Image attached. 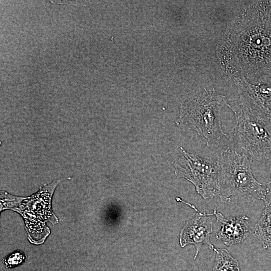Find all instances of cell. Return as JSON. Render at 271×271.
<instances>
[{"label":"cell","mask_w":271,"mask_h":271,"mask_svg":"<svg viewBox=\"0 0 271 271\" xmlns=\"http://www.w3.org/2000/svg\"><path fill=\"white\" fill-rule=\"evenodd\" d=\"M251 161L232 148L223 150L217 161L219 169L218 196L221 202H266L270 184L261 183L254 177Z\"/></svg>","instance_id":"7a4b0ae2"},{"label":"cell","mask_w":271,"mask_h":271,"mask_svg":"<svg viewBox=\"0 0 271 271\" xmlns=\"http://www.w3.org/2000/svg\"><path fill=\"white\" fill-rule=\"evenodd\" d=\"M26 258L23 252L16 251L6 257L3 262L7 268H13L22 264Z\"/></svg>","instance_id":"7c38bea8"},{"label":"cell","mask_w":271,"mask_h":271,"mask_svg":"<svg viewBox=\"0 0 271 271\" xmlns=\"http://www.w3.org/2000/svg\"><path fill=\"white\" fill-rule=\"evenodd\" d=\"M213 214L221 226L216 234L217 239L226 246H232L242 242L250 233L249 218L246 215L225 217L214 210Z\"/></svg>","instance_id":"9c48e42d"},{"label":"cell","mask_w":271,"mask_h":271,"mask_svg":"<svg viewBox=\"0 0 271 271\" xmlns=\"http://www.w3.org/2000/svg\"><path fill=\"white\" fill-rule=\"evenodd\" d=\"M188 204L197 213L195 216L189 221L182 228L180 234L179 241L182 247L190 244L195 246V259L203 245H207L209 249L214 251L216 248L211 242L210 238L213 231V214L199 212L193 205Z\"/></svg>","instance_id":"ba28073f"},{"label":"cell","mask_w":271,"mask_h":271,"mask_svg":"<svg viewBox=\"0 0 271 271\" xmlns=\"http://www.w3.org/2000/svg\"><path fill=\"white\" fill-rule=\"evenodd\" d=\"M270 179L269 181L268 182H267V183L271 185V167H270Z\"/></svg>","instance_id":"4fadbf2b"},{"label":"cell","mask_w":271,"mask_h":271,"mask_svg":"<svg viewBox=\"0 0 271 271\" xmlns=\"http://www.w3.org/2000/svg\"><path fill=\"white\" fill-rule=\"evenodd\" d=\"M227 102L224 95L214 89L198 90L182 100L176 123L196 132L205 139L207 146H214L227 137L221 120V110Z\"/></svg>","instance_id":"3957f363"},{"label":"cell","mask_w":271,"mask_h":271,"mask_svg":"<svg viewBox=\"0 0 271 271\" xmlns=\"http://www.w3.org/2000/svg\"><path fill=\"white\" fill-rule=\"evenodd\" d=\"M181 155L174 164L175 175L192 183L204 199L218 196L219 169L217 161L202 158L180 148Z\"/></svg>","instance_id":"8992f818"},{"label":"cell","mask_w":271,"mask_h":271,"mask_svg":"<svg viewBox=\"0 0 271 271\" xmlns=\"http://www.w3.org/2000/svg\"><path fill=\"white\" fill-rule=\"evenodd\" d=\"M223 72L253 84L271 80V1H255L232 21L218 47Z\"/></svg>","instance_id":"6da1fadb"},{"label":"cell","mask_w":271,"mask_h":271,"mask_svg":"<svg viewBox=\"0 0 271 271\" xmlns=\"http://www.w3.org/2000/svg\"><path fill=\"white\" fill-rule=\"evenodd\" d=\"M60 180H56L41 187L36 193L28 197L17 196L11 209L18 211L24 218L29 240L31 242L38 238L39 243H42L47 237L45 223H53L57 219L51 208V199Z\"/></svg>","instance_id":"5b68a950"},{"label":"cell","mask_w":271,"mask_h":271,"mask_svg":"<svg viewBox=\"0 0 271 271\" xmlns=\"http://www.w3.org/2000/svg\"><path fill=\"white\" fill-rule=\"evenodd\" d=\"M232 80L238 101L256 114L271 119V83L253 84L243 78Z\"/></svg>","instance_id":"52a82bcc"},{"label":"cell","mask_w":271,"mask_h":271,"mask_svg":"<svg viewBox=\"0 0 271 271\" xmlns=\"http://www.w3.org/2000/svg\"><path fill=\"white\" fill-rule=\"evenodd\" d=\"M235 123L227 137L249 160L265 161L271 154V119L260 116L238 100L229 102Z\"/></svg>","instance_id":"277c9868"},{"label":"cell","mask_w":271,"mask_h":271,"mask_svg":"<svg viewBox=\"0 0 271 271\" xmlns=\"http://www.w3.org/2000/svg\"><path fill=\"white\" fill-rule=\"evenodd\" d=\"M261 215L252 230V235L262 244L264 249H271V201L264 202Z\"/></svg>","instance_id":"30bf717a"},{"label":"cell","mask_w":271,"mask_h":271,"mask_svg":"<svg viewBox=\"0 0 271 271\" xmlns=\"http://www.w3.org/2000/svg\"><path fill=\"white\" fill-rule=\"evenodd\" d=\"M215 259L212 271H241L238 260L224 248H216Z\"/></svg>","instance_id":"8fae6325"}]
</instances>
